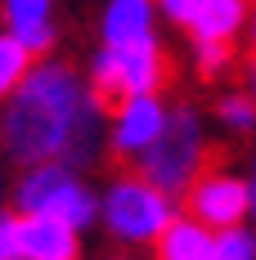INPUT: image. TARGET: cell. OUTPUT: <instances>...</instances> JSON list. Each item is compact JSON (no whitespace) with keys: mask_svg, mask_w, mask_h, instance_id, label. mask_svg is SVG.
<instances>
[{"mask_svg":"<svg viewBox=\"0 0 256 260\" xmlns=\"http://www.w3.org/2000/svg\"><path fill=\"white\" fill-rule=\"evenodd\" d=\"M108 144L103 99L86 90L81 77L63 63H32L18 90L5 99L0 112V148L9 161H68L95 166Z\"/></svg>","mask_w":256,"mask_h":260,"instance_id":"obj_1","label":"cell"},{"mask_svg":"<svg viewBox=\"0 0 256 260\" xmlns=\"http://www.w3.org/2000/svg\"><path fill=\"white\" fill-rule=\"evenodd\" d=\"M176 193L157 188L153 180H144L139 171L126 180H112L108 193L99 198V224L108 229L112 242L122 247H153L162 229L176 220Z\"/></svg>","mask_w":256,"mask_h":260,"instance_id":"obj_2","label":"cell"},{"mask_svg":"<svg viewBox=\"0 0 256 260\" xmlns=\"http://www.w3.org/2000/svg\"><path fill=\"white\" fill-rule=\"evenodd\" d=\"M135 171L166 193H184L207 171V130L193 108H171V121L144 153L135 157Z\"/></svg>","mask_w":256,"mask_h":260,"instance_id":"obj_3","label":"cell"},{"mask_svg":"<svg viewBox=\"0 0 256 260\" xmlns=\"http://www.w3.org/2000/svg\"><path fill=\"white\" fill-rule=\"evenodd\" d=\"M14 207L18 215H63L68 224L90 229L99 220V198L77 180V166L68 161H32L14 184Z\"/></svg>","mask_w":256,"mask_h":260,"instance_id":"obj_4","label":"cell"},{"mask_svg":"<svg viewBox=\"0 0 256 260\" xmlns=\"http://www.w3.org/2000/svg\"><path fill=\"white\" fill-rule=\"evenodd\" d=\"M171 77V58L157 45V36L130 41V45H103L90 63V85L95 94L117 104L126 94H153Z\"/></svg>","mask_w":256,"mask_h":260,"instance_id":"obj_5","label":"cell"},{"mask_svg":"<svg viewBox=\"0 0 256 260\" xmlns=\"http://www.w3.org/2000/svg\"><path fill=\"white\" fill-rule=\"evenodd\" d=\"M184 211L211 229H225L252 215V184L234 171H203L184 188Z\"/></svg>","mask_w":256,"mask_h":260,"instance_id":"obj_6","label":"cell"},{"mask_svg":"<svg viewBox=\"0 0 256 260\" xmlns=\"http://www.w3.org/2000/svg\"><path fill=\"white\" fill-rule=\"evenodd\" d=\"M166 121H171V108L162 104L157 90L153 94H126V99H117L112 117H108V148L135 161L166 130Z\"/></svg>","mask_w":256,"mask_h":260,"instance_id":"obj_7","label":"cell"},{"mask_svg":"<svg viewBox=\"0 0 256 260\" xmlns=\"http://www.w3.org/2000/svg\"><path fill=\"white\" fill-rule=\"evenodd\" d=\"M77 234L63 215H18V260H72Z\"/></svg>","mask_w":256,"mask_h":260,"instance_id":"obj_8","label":"cell"},{"mask_svg":"<svg viewBox=\"0 0 256 260\" xmlns=\"http://www.w3.org/2000/svg\"><path fill=\"white\" fill-rule=\"evenodd\" d=\"M153 23H157V0H108L99 18V36L103 45H130V41L153 36Z\"/></svg>","mask_w":256,"mask_h":260,"instance_id":"obj_9","label":"cell"},{"mask_svg":"<svg viewBox=\"0 0 256 260\" xmlns=\"http://www.w3.org/2000/svg\"><path fill=\"white\" fill-rule=\"evenodd\" d=\"M153 247L162 260H216V229L184 211L162 229V238Z\"/></svg>","mask_w":256,"mask_h":260,"instance_id":"obj_10","label":"cell"},{"mask_svg":"<svg viewBox=\"0 0 256 260\" xmlns=\"http://www.w3.org/2000/svg\"><path fill=\"white\" fill-rule=\"evenodd\" d=\"M0 9H5V27L32 54H45L54 45V0H0Z\"/></svg>","mask_w":256,"mask_h":260,"instance_id":"obj_11","label":"cell"},{"mask_svg":"<svg viewBox=\"0 0 256 260\" xmlns=\"http://www.w3.org/2000/svg\"><path fill=\"white\" fill-rule=\"evenodd\" d=\"M247 18H252L247 0H203L189 31L207 36V41H234L238 31H247Z\"/></svg>","mask_w":256,"mask_h":260,"instance_id":"obj_12","label":"cell"},{"mask_svg":"<svg viewBox=\"0 0 256 260\" xmlns=\"http://www.w3.org/2000/svg\"><path fill=\"white\" fill-rule=\"evenodd\" d=\"M32 58L36 54L27 50L14 31H0V99H9L18 90V81L32 72Z\"/></svg>","mask_w":256,"mask_h":260,"instance_id":"obj_13","label":"cell"},{"mask_svg":"<svg viewBox=\"0 0 256 260\" xmlns=\"http://www.w3.org/2000/svg\"><path fill=\"white\" fill-rule=\"evenodd\" d=\"M216 260H256V224L238 220L216 229Z\"/></svg>","mask_w":256,"mask_h":260,"instance_id":"obj_14","label":"cell"},{"mask_svg":"<svg viewBox=\"0 0 256 260\" xmlns=\"http://www.w3.org/2000/svg\"><path fill=\"white\" fill-rule=\"evenodd\" d=\"M216 117H220V126L230 135H252L256 130V99L252 94H220Z\"/></svg>","mask_w":256,"mask_h":260,"instance_id":"obj_15","label":"cell"},{"mask_svg":"<svg viewBox=\"0 0 256 260\" xmlns=\"http://www.w3.org/2000/svg\"><path fill=\"white\" fill-rule=\"evenodd\" d=\"M193 68L198 77H220L230 68V41H207V36H193Z\"/></svg>","mask_w":256,"mask_h":260,"instance_id":"obj_16","label":"cell"},{"mask_svg":"<svg viewBox=\"0 0 256 260\" xmlns=\"http://www.w3.org/2000/svg\"><path fill=\"white\" fill-rule=\"evenodd\" d=\"M0 260H18V215L0 211Z\"/></svg>","mask_w":256,"mask_h":260,"instance_id":"obj_17","label":"cell"},{"mask_svg":"<svg viewBox=\"0 0 256 260\" xmlns=\"http://www.w3.org/2000/svg\"><path fill=\"white\" fill-rule=\"evenodd\" d=\"M198 5H203V0H157L162 18H166V23H176V27H189V23H193Z\"/></svg>","mask_w":256,"mask_h":260,"instance_id":"obj_18","label":"cell"},{"mask_svg":"<svg viewBox=\"0 0 256 260\" xmlns=\"http://www.w3.org/2000/svg\"><path fill=\"white\" fill-rule=\"evenodd\" d=\"M247 184H252V224H256V157H252V175H247Z\"/></svg>","mask_w":256,"mask_h":260,"instance_id":"obj_19","label":"cell"},{"mask_svg":"<svg viewBox=\"0 0 256 260\" xmlns=\"http://www.w3.org/2000/svg\"><path fill=\"white\" fill-rule=\"evenodd\" d=\"M247 94L256 99V58H252V68H247Z\"/></svg>","mask_w":256,"mask_h":260,"instance_id":"obj_20","label":"cell"},{"mask_svg":"<svg viewBox=\"0 0 256 260\" xmlns=\"http://www.w3.org/2000/svg\"><path fill=\"white\" fill-rule=\"evenodd\" d=\"M247 41H252V54H256V14L247 18Z\"/></svg>","mask_w":256,"mask_h":260,"instance_id":"obj_21","label":"cell"}]
</instances>
